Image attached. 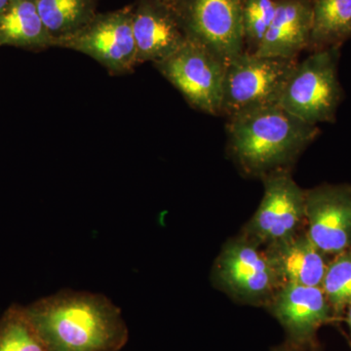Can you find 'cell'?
Instances as JSON below:
<instances>
[{
  "instance_id": "cell-12",
  "label": "cell",
  "mask_w": 351,
  "mask_h": 351,
  "mask_svg": "<svg viewBox=\"0 0 351 351\" xmlns=\"http://www.w3.org/2000/svg\"><path fill=\"white\" fill-rule=\"evenodd\" d=\"M133 32L138 64L159 63L189 38L178 13L152 0H143L133 9Z\"/></svg>"
},
{
  "instance_id": "cell-15",
  "label": "cell",
  "mask_w": 351,
  "mask_h": 351,
  "mask_svg": "<svg viewBox=\"0 0 351 351\" xmlns=\"http://www.w3.org/2000/svg\"><path fill=\"white\" fill-rule=\"evenodd\" d=\"M46 47L56 45L36 8V0H11L0 15V45Z\"/></svg>"
},
{
  "instance_id": "cell-24",
  "label": "cell",
  "mask_w": 351,
  "mask_h": 351,
  "mask_svg": "<svg viewBox=\"0 0 351 351\" xmlns=\"http://www.w3.org/2000/svg\"><path fill=\"white\" fill-rule=\"evenodd\" d=\"M346 322H348V327H350V332H351V304L350 306L346 307Z\"/></svg>"
},
{
  "instance_id": "cell-23",
  "label": "cell",
  "mask_w": 351,
  "mask_h": 351,
  "mask_svg": "<svg viewBox=\"0 0 351 351\" xmlns=\"http://www.w3.org/2000/svg\"><path fill=\"white\" fill-rule=\"evenodd\" d=\"M152 1H156L157 3L163 4V5L169 7V8L176 11L177 10L178 7L181 5L184 0H152Z\"/></svg>"
},
{
  "instance_id": "cell-11",
  "label": "cell",
  "mask_w": 351,
  "mask_h": 351,
  "mask_svg": "<svg viewBox=\"0 0 351 351\" xmlns=\"http://www.w3.org/2000/svg\"><path fill=\"white\" fill-rule=\"evenodd\" d=\"M265 306L285 330L288 343L300 346H313L318 329L335 315L324 291L317 286H280Z\"/></svg>"
},
{
  "instance_id": "cell-17",
  "label": "cell",
  "mask_w": 351,
  "mask_h": 351,
  "mask_svg": "<svg viewBox=\"0 0 351 351\" xmlns=\"http://www.w3.org/2000/svg\"><path fill=\"white\" fill-rule=\"evenodd\" d=\"M36 4L56 45L94 17L93 0H36Z\"/></svg>"
},
{
  "instance_id": "cell-25",
  "label": "cell",
  "mask_w": 351,
  "mask_h": 351,
  "mask_svg": "<svg viewBox=\"0 0 351 351\" xmlns=\"http://www.w3.org/2000/svg\"><path fill=\"white\" fill-rule=\"evenodd\" d=\"M11 0H0V15L3 13L9 4H10Z\"/></svg>"
},
{
  "instance_id": "cell-1",
  "label": "cell",
  "mask_w": 351,
  "mask_h": 351,
  "mask_svg": "<svg viewBox=\"0 0 351 351\" xmlns=\"http://www.w3.org/2000/svg\"><path fill=\"white\" fill-rule=\"evenodd\" d=\"M25 311L49 351H120L128 341L121 311L105 295L66 289Z\"/></svg>"
},
{
  "instance_id": "cell-7",
  "label": "cell",
  "mask_w": 351,
  "mask_h": 351,
  "mask_svg": "<svg viewBox=\"0 0 351 351\" xmlns=\"http://www.w3.org/2000/svg\"><path fill=\"white\" fill-rule=\"evenodd\" d=\"M213 280L235 300L267 304L280 287L265 248L243 235L230 240L217 258Z\"/></svg>"
},
{
  "instance_id": "cell-22",
  "label": "cell",
  "mask_w": 351,
  "mask_h": 351,
  "mask_svg": "<svg viewBox=\"0 0 351 351\" xmlns=\"http://www.w3.org/2000/svg\"><path fill=\"white\" fill-rule=\"evenodd\" d=\"M272 351H315L313 348V346H300L293 345V343H285V345L277 346V348H274Z\"/></svg>"
},
{
  "instance_id": "cell-13",
  "label": "cell",
  "mask_w": 351,
  "mask_h": 351,
  "mask_svg": "<svg viewBox=\"0 0 351 351\" xmlns=\"http://www.w3.org/2000/svg\"><path fill=\"white\" fill-rule=\"evenodd\" d=\"M265 252L279 285H322L329 262L306 232L270 244Z\"/></svg>"
},
{
  "instance_id": "cell-2",
  "label": "cell",
  "mask_w": 351,
  "mask_h": 351,
  "mask_svg": "<svg viewBox=\"0 0 351 351\" xmlns=\"http://www.w3.org/2000/svg\"><path fill=\"white\" fill-rule=\"evenodd\" d=\"M320 132L278 105L240 113L228 123L233 158L244 173L260 178L289 169Z\"/></svg>"
},
{
  "instance_id": "cell-8",
  "label": "cell",
  "mask_w": 351,
  "mask_h": 351,
  "mask_svg": "<svg viewBox=\"0 0 351 351\" xmlns=\"http://www.w3.org/2000/svg\"><path fill=\"white\" fill-rule=\"evenodd\" d=\"M176 12L189 36L226 66L244 52L243 0H184Z\"/></svg>"
},
{
  "instance_id": "cell-4",
  "label": "cell",
  "mask_w": 351,
  "mask_h": 351,
  "mask_svg": "<svg viewBox=\"0 0 351 351\" xmlns=\"http://www.w3.org/2000/svg\"><path fill=\"white\" fill-rule=\"evenodd\" d=\"M298 59L243 52L226 66L221 114L235 115L278 105Z\"/></svg>"
},
{
  "instance_id": "cell-3",
  "label": "cell",
  "mask_w": 351,
  "mask_h": 351,
  "mask_svg": "<svg viewBox=\"0 0 351 351\" xmlns=\"http://www.w3.org/2000/svg\"><path fill=\"white\" fill-rule=\"evenodd\" d=\"M339 50L313 51L299 62L284 88L279 107L311 125L335 122L343 97L338 75Z\"/></svg>"
},
{
  "instance_id": "cell-9",
  "label": "cell",
  "mask_w": 351,
  "mask_h": 351,
  "mask_svg": "<svg viewBox=\"0 0 351 351\" xmlns=\"http://www.w3.org/2000/svg\"><path fill=\"white\" fill-rule=\"evenodd\" d=\"M133 9L92 18L71 36L58 41V46L84 53L115 73L130 71L137 63L133 32Z\"/></svg>"
},
{
  "instance_id": "cell-19",
  "label": "cell",
  "mask_w": 351,
  "mask_h": 351,
  "mask_svg": "<svg viewBox=\"0 0 351 351\" xmlns=\"http://www.w3.org/2000/svg\"><path fill=\"white\" fill-rule=\"evenodd\" d=\"M321 288L335 315L345 313L351 304V249L330 261Z\"/></svg>"
},
{
  "instance_id": "cell-20",
  "label": "cell",
  "mask_w": 351,
  "mask_h": 351,
  "mask_svg": "<svg viewBox=\"0 0 351 351\" xmlns=\"http://www.w3.org/2000/svg\"><path fill=\"white\" fill-rule=\"evenodd\" d=\"M269 25L263 22L260 18L243 11V29L245 43H248L253 47L252 53L257 50L262 43Z\"/></svg>"
},
{
  "instance_id": "cell-16",
  "label": "cell",
  "mask_w": 351,
  "mask_h": 351,
  "mask_svg": "<svg viewBox=\"0 0 351 351\" xmlns=\"http://www.w3.org/2000/svg\"><path fill=\"white\" fill-rule=\"evenodd\" d=\"M308 49L341 48L351 38V0H311Z\"/></svg>"
},
{
  "instance_id": "cell-14",
  "label": "cell",
  "mask_w": 351,
  "mask_h": 351,
  "mask_svg": "<svg viewBox=\"0 0 351 351\" xmlns=\"http://www.w3.org/2000/svg\"><path fill=\"white\" fill-rule=\"evenodd\" d=\"M311 21V0H276L274 20L253 54L298 59L302 51L308 49Z\"/></svg>"
},
{
  "instance_id": "cell-5",
  "label": "cell",
  "mask_w": 351,
  "mask_h": 351,
  "mask_svg": "<svg viewBox=\"0 0 351 351\" xmlns=\"http://www.w3.org/2000/svg\"><path fill=\"white\" fill-rule=\"evenodd\" d=\"M156 64L193 108L221 114L226 64L206 45L189 36L179 49Z\"/></svg>"
},
{
  "instance_id": "cell-18",
  "label": "cell",
  "mask_w": 351,
  "mask_h": 351,
  "mask_svg": "<svg viewBox=\"0 0 351 351\" xmlns=\"http://www.w3.org/2000/svg\"><path fill=\"white\" fill-rule=\"evenodd\" d=\"M0 351H49L27 318L25 306L11 304L0 316Z\"/></svg>"
},
{
  "instance_id": "cell-10",
  "label": "cell",
  "mask_w": 351,
  "mask_h": 351,
  "mask_svg": "<svg viewBox=\"0 0 351 351\" xmlns=\"http://www.w3.org/2000/svg\"><path fill=\"white\" fill-rule=\"evenodd\" d=\"M306 232L323 254L351 249V186L323 184L306 189Z\"/></svg>"
},
{
  "instance_id": "cell-6",
  "label": "cell",
  "mask_w": 351,
  "mask_h": 351,
  "mask_svg": "<svg viewBox=\"0 0 351 351\" xmlns=\"http://www.w3.org/2000/svg\"><path fill=\"white\" fill-rule=\"evenodd\" d=\"M262 179L263 199L241 235L265 248L302 232L306 225V189L294 181L289 169Z\"/></svg>"
},
{
  "instance_id": "cell-21",
  "label": "cell",
  "mask_w": 351,
  "mask_h": 351,
  "mask_svg": "<svg viewBox=\"0 0 351 351\" xmlns=\"http://www.w3.org/2000/svg\"><path fill=\"white\" fill-rule=\"evenodd\" d=\"M276 0H243V11L271 24L276 15Z\"/></svg>"
}]
</instances>
